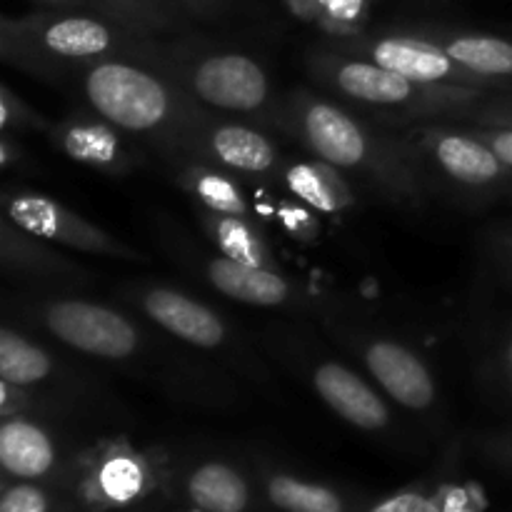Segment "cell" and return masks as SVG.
Listing matches in <instances>:
<instances>
[{
    "label": "cell",
    "instance_id": "6da1fadb",
    "mask_svg": "<svg viewBox=\"0 0 512 512\" xmlns=\"http://www.w3.org/2000/svg\"><path fill=\"white\" fill-rule=\"evenodd\" d=\"M83 88L90 108L125 133H158L175 115L168 85L130 60H93Z\"/></svg>",
    "mask_w": 512,
    "mask_h": 512
},
{
    "label": "cell",
    "instance_id": "7a4b0ae2",
    "mask_svg": "<svg viewBox=\"0 0 512 512\" xmlns=\"http://www.w3.org/2000/svg\"><path fill=\"white\" fill-rule=\"evenodd\" d=\"M5 38H15L25 48L40 50L55 60L83 63L103 60L113 50L125 48L130 35L125 23L108 15L85 13H35L18 23H5Z\"/></svg>",
    "mask_w": 512,
    "mask_h": 512
},
{
    "label": "cell",
    "instance_id": "3957f363",
    "mask_svg": "<svg viewBox=\"0 0 512 512\" xmlns=\"http://www.w3.org/2000/svg\"><path fill=\"white\" fill-rule=\"evenodd\" d=\"M330 80L340 93L370 108L428 110L445 108L463 100L465 90L453 85H423L395 70L383 68L375 60H330Z\"/></svg>",
    "mask_w": 512,
    "mask_h": 512
},
{
    "label": "cell",
    "instance_id": "277c9868",
    "mask_svg": "<svg viewBox=\"0 0 512 512\" xmlns=\"http://www.w3.org/2000/svg\"><path fill=\"white\" fill-rule=\"evenodd\" d=\"M43 323L60 343L78 353L123 360L138 350V330L118 310L85 300H58L43 313Z\"/></svg>",
    "mask_w": 512,
    "mask_h": 512
},
{
    "label": "cell",
    "instance_id": "5b68a950",
    "mask_svg": "<svg viewBox=\"0 0 512 512\" xmlns=\"http://www.w3.org/2000/svg\"><path fill=\"white\" fill-rule=\"evenodd\" d=\"M190 90L200 103L228 113H255L268 100V75L243 53H213L190 70Z\"/></svg>",
    "mask_w": 512,
    "mask_h": 512
},
{
    "label": "cell",
    "instance_id": "8992f818",
    "mask_svg": "<svg viewBox=\"0 0 512 512\" xmlns=\"http://www.w3.org/2000/svg\"><path fill=\"white\" fill-rule=\"evenodd\" d=\"M153 488L155 475L150 465L140 455L120 450L105 455L85 475H78L75 488L63 495L70 512H108L140 503Z\"/></svg>",
    "mask_w": 512,
    "mask_h": 512
},
{
    "label": "cell",
    "instance_id": "52a82bcc",
    "mask_svg": "<svg viewBox=\"0 0 512 512\" xmlns=\"http://www.w3.org/2000/svg\"><path fill=\"white\" fill-rule=\"evenodd\" d=\"M8 220L18 225L25 233H33L38 238L53 240V243L68 245V248L90 250V253H113L130 258L128 250L120 243L110 240L103 230L93 228L85 223L80 215H73L58 205L55 200L45 198V195H15L8 200Z\"/></svg>",
    "mask_w": 512,
    "mask_h": 512
},
{
    "label": "cell",
    "instance_id": "ba28073f",
    "mask_svg": "<svg viewBox=\"0 0 512 512\" xmlns=\"http://www.w3.org/2000/svg\"><path fill=\"white\" fill-rule=\"evenodd\" d=\"M368 58L423 85H478L480 78L455 63L435 40L420 35H383L365 45Z\"/></svg>",
    "mask_w": 512,
    "mask_h": 512
},
{
    "label": "cell",
    "instance_id": "9c48e42d",
    "mask_svg": "<svg viewBox=\"0 0 512 512\" xmlns=\"http://www.w3.org/2000/svg\"><path fill=\"white\" fill-rule=\"evenodd\" d=\"M0 465L10 480L50 485L68 478V468L53 435L28 418H8L0 425Z\"/></svg>",
    "mask_w": 512,
    "mask_h": 512
},
{
    "label": "cell",
    "instance_id": "30bf717a",
    "mask_svg": "<svg viewBox=\"0 0 512 512\" xmlns=\"http://www.w3.org/2000/svg\"><path fill=\"white\" fill-rule=\"evenodd\" d=\"M303 135L313 153L333 168H363L370 160V138L343 108L310 100L300 113Z\"/></svg>",
    "mask_w": 512,
    "mask_h": 512
},
{
    "label": "cell",
    "instance_id": "8fae6325",
    "mask_svg": "<svg viewBox=\"0 0 512 512\" xmlns=\"http://www.w3.org/2000/svg\"><path fill=\"white\" fill-rule=\"evenodd\" d=\"M365 365L380 388L408 410H428L435 400V383L423 360L393 340H375L365 348Z\"/></svg>",
    "mask_w": 512,
    "mask_h": 512
},
{
    "label": "cell",
    "instance_id": "7c38bea8",
    "mask_svg": "<svg viewBox=\"0 0 512 512\" xmlns=\"http://www.w3.org/2000/svg\"><path fill=\"white\" fill-rule=\"evenodd\" d=\"M313 385L320 398L345 420L368 433L388 428L390 410L380 395L360 375L340 363H323L315 368Z\"/></svg>",
    "mask_w": 512,
    "mask_h": 512
},
{
    "label": "cell",
    "instance_id": "4fadbf2b",
    "mask_svg": "<svg viewBox=\"0 0 512 512\" xmlns=\"http://www.w3.org/2000/svg\"><path fill=\"white\" fill-rule=\"evenodd\" d=\"M430 155L435 165L450 180L468 188H485L500 183L508 175V165L493 153L488 143L478 135L453 133V130H435L428 138Z\"/></svg>",
    "mask_w": 512,
    "mask_h": 512
},
{
    "label": "cell",
    "instance_id": "5bb4252c",
    "mask_svg": "<svg viewBox=\"0 0 512 512\" xmlns=\"http://www.w3.org/2000/svg\"><path fill=\"white\" fill-rule=\"evenodd\" d=\"M143 308L160 328L195 348H218L225 340V325L220 323L218 315L178 290H148L143 298Z\"/></svg>",
    "mask_w": 512,
    "mask_h": 512
},
{
    "label": "cell",
    "instance_id": "9a60e30c",
    "mask_svg": "<svg viewBox=\"0 0 512 512\" xmlns=\"http://www.w3.org/2000/svg\"><path fill=\"white\" fill-rule=\"evenodd\" d=\"M183 495L198 512H250L255 505L250 480L223 460L193 465L183 480Z\"/></svg>",
    "mask_w": 512,
    "mask_h": 512
},
{
    "label": "cell",
    "instance_id": "2e32d148",
    "mask_svg": "<svg viewBox=\"0 0 512 512\" xmlns=\"http://www.w3.org/2000/svg\"><path fill=\"white\" fill-rule=\"evenodd\" d=\"M208 280L215 290L248 305H280L290 298L288 283L278 273L228 255L210 260Z\"/></svg>",
    "mask_w": 512,
    "mask_h": 512
},
{
    "label": "cell",
    "instance_id": "e0dca14e",
    "mask_svg": "<svg viewBox=\"0 0 512 512\" xmlns=\"http://www.w3.org/2000/svg\"><path fill=\"white\" fill-rule=\"evenodd\" d=\"M263 498L278 512H358L343 490L278 468L263 473Z\"/></svg>",
    "mask_w": 512,
    "mask_h": 512
},
{
    "label": "cell",
    "instance_id": "ac0fdd59",
    "mask_svg": "<svg viewBox=\"0 0 512 512\" xmlns=\"http://www.w3.org/2000/svg\"><path fill=\"white\" fill-rule=\"evenodd\" d=\"M430 40L475 78H512V40L485 33H435Z\"/></svg>",
    "mask_w": 512,
    "mask_h": 512
},
{
    "label": "cell",
    "instance_id": "d6986e66",
    "mask_svg": "<svg viewBox=\"0 0 512 512\" xmlns=\"http://www.w3.org/2000/svg\"><path fill=\"white\" fill-rule=\"evenodd\" d=\"M208 148L218 163L240 173H268L275 165V148L260 130L248 125H215L208 135Z\"/></svg>",
    "mask_w": 512,
    "mask_h": 512
},
{
    "label": "cell",
    "instance_id": "ffe728a7",
    "mask_svg": "<svg viewBox=\"0 0 512 512\" xmlns=\"http://www.w3.org/2000/svg\"><path fill=\"white\" fill-rule=\"evenodd\" d=\"M53 370L48 355L13 330H0V378L8 388H25L45 380Z\"/></svg>",
    "mask_w": 512,
    "mask_h": 512
},
{
    "label": "cell",
    "instance_id": "44dd1931",
    "mask_svg": "<svg viewBox=\"0 0 512 512\" xmlns=\"http://www.w3.org/2000/svg\"><path fill=\"white\" fill-rule=\"evenodd\" d=\"M288 185L298 198L323 213H338L350 203V193L343 180L335 175L333 165L300 163L288 170Z\"/></svg>",
    "mask_w": 512,
    "mask_h": 512
},
{
    "label": "cell",
    "instance_id": "7402d4cb",
    "mask_svg": "<svg viewBox=\"0 0 512 512\" xmlns=\"http://www.w3.org/2000/svg\"><path fill=\"white\" fill-rule=\"evenodd\" d=\"M63 148L73 158L83 160V163L103 165V168L123 155L118 138L105 125H73L70 130H65Z\"/></svg>",
    "mask_w": 512,
    "mask_h": 512
},
{
    "label": "cell",
    "instance_id": "603a6c76",
    "mask_svg": "<svg viewBox=\"0 0 512 512\" xmlns=\"http://www.w3.org/2000/svg\"><path fill=\"white\" fill-rule=\"evenodd\" d=\"M0 512H70L63 493L53 485L33 480H5L0 493Z\"/></svg>",
    "mask_w": 512,
    "mask_h": 512
},
{
    "label": "cell",
    "instance_id": "cb8c5ba5",
    "mask_svg": "<svg viewBox=\"0 0 512 512\" xmlns=\"http://www.w3.org/2000/svg\"><path fill=\"white\" fill-rule=\"evenodd\" d=\"M193 188L213 213L235 215V218H243L248 213L240 190L228 178H223V175L210 173V170H198L193 175Z\"/></svg>",
    "mask_w": 512,
    "mask_h": 512
},
{
    "label": "cell",
    "instance_id": "d4e9b609",
    "mask_svg": "<svg viewBox=\"0 0 512 512\" xmlns=\"http://www.w3.org/2000/svg\"><path fill=\"white\" fill-rule=\"evenodd\" d=\"M213 230H215V240H218L220 250H223L228 258L243 260V263H250V265H263V248H260L253 230L243 223V218L223 215V218L215 220Z\"/></svg>",
    "mask_w": 512,
    "mask_h": 512
},
{
    "label": "cell",
    "instance_id": "484cf974",
    "mask_svg": "<svg viewBox=\"0 0 512 512\" xmlns=\"http://www.w3.org/2000/svg\"><path fill=\"white\" fill-rule=\"evenodd\" d=\"M128 13L130 23L138 28H160L175 18L178 10L185 8L183 0H118Z\"/></svg>",
    "mask_w": 512,
    "mask_h": 512
},
{
    "label": "cell",
    "instance_id": "4316f807",
    "mask_svg": "<svg viewBox=\"0 0 512 512\" xmlns=\"http://www.w3.org/2000/svg\"><path fill=\"white\" fill-rule=\"evenodd\" d=\"M425 493L428 490L423 485H413V488H405L400 493L388 495V498L378 500V503L368 505V508H360L358 512H415Z\"/></svg>",
    "mask_w": 512,
    "mask_h": 512
},
{
    "label": "cell",
    "instance_id": "83f0119b",
    "mask_svg": "<svg viewBox=\"0 0 512 512\" xmlns=\"http://www.w3.org/2000/svg\"><path fill=\"white\" fill-rule=\"evenodd\" d=\"M478 138H483L485 143L493 148V153L503 160L505 165L512 170V128L510 125H500V128H488L478 130Z\"/></svg>",
    "mask_w": 512,
    "mask_h": 512
},
{
    "label": "cell",
    "instance_id": "f1b7e54d",
    "mask_svg": "<svg viewBox=\"0 0 512 512\" xmlns=\"http://www.w3.org/2000/svg\"><path fill=\"white\" fill-rule=\"evenodd\" d=\"M50 3H60V5H85V8L100 10V13L108 15V18L120 20V23H125V25H133V23H130L128 13H125L123 5H120L118 0H50Z\"/></svg>",
    "mask_w": 512,
    "mask_h": 512
},
{
    "label": "cell",
    "instance_id": "f546056e",
    "mask_svg": "<svg viewBox=\"0 0 512 512\" xmlns=\"http://www.w3.org/2000/svg\"><path fill=\"white\" fill-rule=\"evenodd\" d=\"M183 3H185V8L195 10V13H208V10L220 8V5H223V0H183Z\"/></svg>",
    "mask_w": 512,
    "mask_h": 512
},
{
    "label": "cell",
    "instance_id": "4dcf8cb0",
    "mask_svg": "<svg viewBox=\"0 0 512 512\" xmlns=\"http://www.w3.org/2000/svg\"><path fill=\"white\" fill-rule=\"evenodd\" d=\"M295 3H300V5H313V8H318L320 0H295Z\"/></svg>",
    "mask_w": 512,
    "mask_h": 512
}]
</instances>
